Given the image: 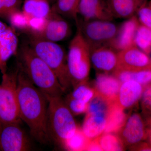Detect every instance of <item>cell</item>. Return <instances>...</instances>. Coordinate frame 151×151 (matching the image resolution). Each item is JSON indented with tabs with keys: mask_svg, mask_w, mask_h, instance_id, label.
Returning <instances> with one entry per match:
<instances>
[{
	"mask_svg": "<svg viewBox=\"0 0 151 151\" xmlns=\"http://www.w3.org/2000/svg\"><path fill=\"white\" fill-rule=\"evenodd\" d=\"M19 68L17 92L20 119L27 124L35 140L42 144L51 143L47 128L48 100Z\"/></svg>",
	"mask_w": 151,
	"mask_h": 151,
	"instance_id": "6da1fadb",
	"label": "cell"
},
{
	"mask_svg": "<svg viewBox=\"0 0 151 151\" xmlns=\"http://www.w3.org/2000/svg\"><path fill=\"white\" fill-rule=\"evenodd\" d=\"M17 54L19 68L46 97L62 96L64 92L55 73L29 45H22Z\"/></svg>",
	"mask_w": 151,
	"mask_h": 151,
	"instance_id": "7a4b0ae2",
	"label": "cell"
},
{
	"mask_svg": "<svg viewBox=\"0 0 151 151\" xmlns=\"http://www.w3.org/2000/svg\"><path fill=\"white\" fill-rule=\"evenodd\" d=\"M46 98L48 100L47 128L50 138L56 146L65 148L66 142L78 128L73 115L61 96Z\"/></svg>",
	"mask_w": 151,
	"mask_h": 151,
	"instance_id": "3957f363",
	"label": "cell"
},
{
	"mask_svg": "<svg viewBox=\"0 0 151 151\" xmlns=\"http://www.w3.org/2000/svg\"><path fill=\"white\" fill-rule=\"evenodd\" d=\"M29 45L55 73L64 92L72 86L67 65V55L55 42L29 36Z\"/></svg>",
	"mask_w": 151,
	"mask_h": 151,
	"instance_id": "277c9868",
	"label": "cell"
},
{
	"mask_svg": "<svg viewBox=\"0 0 151 151\" xmlns=\"http://www.w3.org/2000/svg\"><path fill=\"white\" fill-rule=\"evenodd\" d=\"M77 33L69 44L67 65L71 85L88 81L91 66L89 45L77 27Z\"/></svg>",
	"mask_w": 151,
	"mask_h": 151,
	"instance_id": "5b68a950",
	"label": "cell"
},
{
	"mask_svg": "<svg viewBox=\"0 0 151 151\" xmlns=\"http://www.w3.org/2000/svg\"><path fill=\"white\" fill-rule=\"evenodd\" d=\"M19 68L2 73L0 84V124H19L21 121L18 101L17 78Z\"/></svg>",
	"mask_w": 151,
	"mask_h": 151,
	"instance_id": "8992f818",
	"label": "cell"
},
{
	"mask_svg": "<svg viewBox=\"0 0 151 151\" xmlns=\"http://www.w3.org/2000/svg\"><path fill=\"white\" fill-rule=\"evenodd\" d=\"M76 24L90 49L110 46L116 37L119 27L112 21L103 20H78Z\"/></svg>",
	"mask_w": 151,
	"mask_h": 151,
	"instance_id": "52a82bcc",
	"label": "cell"
},
{
	"mask_svg": "<svg viewBox=\"0 0 151 151\" xmlns=\"http://www.w3.org/2000/svg\"><path fill=\"white\" fill-rule=\"evenodd\" d=\"M31 143L19 124H0V151H27Z\"/></svg>",
	"mask_w": 151,
	"mask_h": 151,
	"instance_id": "ba28073f",
	"label": "cell"
},
{
	"mask_svg": "<svg viewBox=\"0 0 151 151\" xmlns=\"http://www.w3.org/2000/svg\"><path fill=\"white\" fill-rule=\"evenodd\" d=\"M71 33V28L68 23L51 9L41 32L37 36L32 37L55 42L69 37Z\"/></svg>",
	"mask_w": 151,
	"mask_h": 151,
	"instance_id": "9c48e42d",
	"label": "cell"
},
{
	"mask_svg": "<svg viewBox=\"0 0 151 151\" xmlns=\"http://www.w3.org/2000/svg\"><path fill=\"white\" fill-rule=\"evenodd\" d=\"M117 134L124 145L134 146L147 139L145 124L138 113H134L127 118L124 126Z\"/></svg>",
	"mask_w": 151,
	"mask_h": 151,
	"instance_id": "30bf717a",
	"label": "cell"
},
{
	"mask_svg": "<svg viewBox=\"0 0 151 151\" xmlns=\"http://www.w3.org/2000/svg\"><path fill=\"white\" fill-rule=\"evenodd\" d=\"M117 70L137 71L151 68V62L147 54L136 46L118 52Z\"/></svg>",
	"mask_w": 151,
	"mask_h": 151,
	"instance_id": "8fae6325",
	"label": "cell"
},
{
	"mask_svg": "<svg viewBox=\"0 0 151 151\" xmlns=\"http://www.w3.org/2000/svg\"><path fill=\"white\" fill-rule=\"evenodd\" d=\"M117 52L108 46L90 49L91 63L100 73L113 74L118 67Z\"/></svg>",
	"mask_w": 151,
	"mask_h": 151,
	"instance_id": "7c38bea8",
	"label": "cell"
},
{
	"mask_svg": "<svg viewBox=\"0 0 151 151\" xmlns=\"http://www.w3.org/2000/svg\"><path fill=\"white\" fill-rule=\"evenodd\" d=\"M140 24L137 15L128 19L119 26L118 33L110 46L118 52L136 46L135 35Z\"/></svg>",
	"mask_w": 151,
	"mask_h": 151,
	"instance_id": "4fadbf2b",
	"label": "cell"
},
{
	"mask_svg": "<svg viewBox=\"0 0 151 151\" xmlns=\"http://www.w3.org/2000/svg\"><path fill=\"white\" fill-rule=\"evenodd\" d=\"M122 83L115 75L111 73H97L94 82L96 94L111 103L117 101Z\"/></svg>",
	"mask_w": 151,
	"mask_h": 151,
	"instance_id": "5bb4252c",
	"label": "cell"
},
{
	"mask_svg": "<svg viewBox=\"0 0 151 151\" xmlns=\"http://www.w3.org/2000/svg\"><path fill=\"white\" fill-rule=\"evenodd\" d=\"M78 12L84 21H113L114 19L105 0H80Z\"/></svg>",
	"mask_w": 151,
	"mask_h": 151,
	"instance_id": "9a60e30c",
	"label": "cell"
},
{
	"mask_svg": "<svg viewBox=\"0 0 151 151\" xmlns=\"http://www.w3.org/2000/svg\"><path fill=\"white\" fill-rule=\"evenodd\" d=\"M14 29L7 26L0 33V70L2 73L7 70L8 60L17 52L18 41Z\"/></svg>",
	"mask_w": 151,
	"mask_h": 151,
	"instance_id": "2e32d148",
	"label": "cell"
},
{
	"mask_svg": "<svg viewBox=\"0 0 151 151\" xmlns=\"http://www.w3.org/2000/svg\"><path fill=\"white\" fill-rule=\"evenodd\" d=\"M113 17L130 18L137 15L139 9L148 0H105Z\"/></svg>",
	"mask_w": 151,
	"mask_h": 151,
	"instance_id": "e0dca14e",
	"label": "cell"
},
{
	"mask_svg": "<svg viewBox=\"0 0 151 151\" xmlns=\"http://www.w3.org/2000/svg\"><path fill=\"white\" fill-rule=\"evenodd\" d=\"M144 87L133 80L123 82L119 89L117 103L124 110L132 108L141 99Z\"/></svg>",
	"mask_w": 151,
	"mask_h": 151,
	"instance_id": "ac0fdd59",
	"label": "cell"
},
{
	"mask_svg": "<svg viewBox=\"0 0 151 151\" xmlns=\"http://www.w3.org/2000/svg\"><path fill=\"white\" fill-rule=\"evenodd\" d=\"M124 110L117 101L112 103L106 117L107 122L104 133L118 134L128 118Z\"/></svg>",
	"mask_w": 151,
	"mask_h": 151,
	"instance_id": "d6986e66",
	"label": "cell"
},
{
	"mask_svg": "<svg viewBox=\"0 0 151 151\" xmlns=\"http://www.w3.org/2000/svg\"><path fill=\"white\" fill-rule=\"evenodd\" d=\"M106 122L104 116L86 114L81 130L88 139H94L104 133Z\"/></svg>",
	"mask_w": 151,
	"mask_h": 151,
	"instance_id": "ffe728a7",
	"label": "cell"
},
{
	"mask_svg": "<svg viewBox=\"0 0 151 151\" xmlns=\"http://www.w3.org/2000/svg\"><path fill=\"white\" fill-rule=\"evenodd\" d=\"M22 11L31 18H45L51 12V7L48 0H24Z\"/></svg>",
	"mask_w": 151,
	"mask_h": 151,
	"instance_id": "44dd1931",
	"label": "cell"
},
{
	"mask_svg": "<svg viewBox=\"0 0 151 151\" xmlns=\"http://www.w3.org/2000/svg\"><path fill=\"white\" fill-rule=\"evenodd\" d=\"M79 2L80 0H56L51 9L63 17L73 20L77 24Z\"/></svg>",
	"mask_w": 151,
	"mask_h": 151,
	"instance_id": "7402d4cb",
	"label": "cell"
},
{
	"mask_svg": "<svg viewBox=\"0 0 151 151\" xmlns=\"http://www.w3.org/2000/svg\"><path fill=\"white\" fill-rule=\"evenodd\" d=\"M122 83L133 80L145 86L151 83V68L137 71L116 70L113 73Z\"/></svg>",
	"mask_w": 151,
	"mask_h": 151,
	"instance_id": "603a6c76",
	"label": "cell"
},
{
	"mask_svg": "<svg viewBox=\"0 0 151 151\" xmlns=\"http://www.w3.org/2000/svg\"><path fill=\"white\" fill-rule=\"evenodd\" d=\"M114 133H103L98 139L103 151H123L124 150V143L118 134Z\"/></svg>",
	"mask_w": 151,
	"mask_h": 151,
	"instance_id": "cb8c5ba5",
	"label": "cell"
},
{
	"mask_svg": "<svg viewBox=\"0 0 151 151\" xmlns=\"http://www.w3.org/2000/svg\"><path fill=\"white\" fill-rule=\"evenodd\" d=\"M113 103L96 94L89 102L86 114L103 116L106 118Z\"/></svg>",
	"mask_w": 151,
	"mask_h": 151,
	"instance_id": "d4e9b609",
	"label": "cell"
},
{
	"mask_svg": "<svg viewBox=\"0 0 151 151\" xmlns=\"http://www.w3.org/2000/svg\"><path fill=\"white\" fill-rule=\"evenodd\" d=\"M135 45L146 53L151 47V29L140 24L135 35Z\"/></svg>",
	"mask_w": 151,
	"mask_h": 151,
	"instance_id": "484cf974",
	"label": "cell"
},
{
	"mask_svg": "<svg viewBox=\"0 0 151 151\" xmlns=\"http://www.w3.org/2000/svg\"><path fill=\"white\" fill-rule=\"evenodd\" d=\"M91 140L84 135L82 130L78 128L74 135L66 142L65 149L71 151H86Z\"/></svg>",
	"mask_w": 151,
	"mask_h": 151,
	"instance_id": "4316f807",
	"label": "cell"
},
{
	"mask_svg": "<svg viewBox=\"0 0 151 151\" xmlns=\"http://www.w3.org/2000/svg\"><path fill=\"white\" fill-rule=\"evenodd\" d=\"M96 94L95 90L88 85L87 81L77 84L73 87V91L70 96L84 103H89Z\"/></svg>",
	"mask_w": 151,
	"mask_h": 151,
	"instance_id": "83f0119b",
	"label": "cell"
},
{
	"mask_svg": "<svg viewBox=\"0 0 151 151\" xmlns=\"http://www.w3.org/2000/svg\"><path fill=\"white\" fill-rule=\"evenodd\" d=\"M30 18L20 9L11 14L7 20L14 29H16L25 32L28 29Z\"/></svg>",
	"mask_w": 151,
	"mask_h": 151,
	"instance_id": "f1b7e54d",
	"label": "cell"
},
{
	"mask_svg": "<svg viewBox=\"0 0 151 151\" xmlns=\"http://www.w3.org/2000/svg\"><path fill=\"white\" fill-rule=\"evenodd\" d=\"M22 0H0V17L7 20L11 14L20 10Z\"/></svg>",
	"mask_w": 151,
	"mask_h": 151,
	"instance_id": "f546056e",
	"label": "cell"
},
{
	"mask_svg": "<svg viewBox=\"0 0 151 151\" xmlns=\"http://www.w3.org/2000/svg\"><path fill=\"white\" fill-rule=\"evenodd\" d=\"M64 101L73 115H79L87 112L89 103H84L81 100L74 99L70 95H68Z\"/></svg>",
	"mask_w": 151,
	"mask_h": 151,
	"instance_id": "4dcf8cb0",
	"label": "cell"
},
{
	"mask_svg": "<svg viewBox=\"0 0 151 151\" xmlns=\"http://www.w3.org/2000/svg\"><path fill=\"white\" fill-rule=\"evenodd\" d=\"M136 15L141 24L151 29V0L139 9Z\"/></svg>",
	"mask_w": 151,
	"mask_h": 151,
	"instance_id": "1f68e13d",
	"label": "cell"
},
{
	"mask_svg": "<svg viewBox=\"0 0 151 151\" xmlns=\"http://www.w3.org/2000/svg\"><path fill=\"white\" fill-rule=\"evenodd\" d=\"M141 99L143 112L150 118L151 117V83L144 87Z\"/></svg>",
	"mask_w": 151,
	"mask_h": 151,
	"instance_id": "d6a6232c",
	"label": "cell"
},
{
	"mask_svg": "<svg viewBox=\"0 0 151 151\" xmlns=\"http://www.w3.org/2000/svg\"><path fill=\"white\" fill-rule=\"evenodd\" d=\"M86 151H103L99 144L98 137L90 141Z\"/></svg>",
	"mask_w": 151,
	"mask_h": 151,
	"instance_id": "836d02e7",
	"label": "cell"
},
{
	"mask_svg": "<svg viewBox=\"0 0 151 151\" xmlns=\"http://www.w3.org/2000/svg\"><path fill=\"white\" fill-rule=\"evenodd\" d=\"M7 27L6 25L0 21V33Z\"/></svg>",
	"mask_w": 151,
	"mask_h": 151,
	"instance_id": "e575fe53",
	"label": "cell"
},
{
	"mask_svg": "<svg viewBox=\"0 0 151 151\" xmlns=\"http://www.w3.org/2000/svg\"><path fill=\"white\" fill-rule=\"evenodd\" d=\"M146 53L148 56L149 58H150L151 62V47Z\"/></svg>",
	"mask_w": 151,
	"mask_h": 151,
	"instance_id": "d590c367",
	"label": "cell"
},
{
	"mask_svg": "<svg viewBox=\"0 0 151 151\" xmlns=\"http://www.w3.org/2000/svg\"><path fill=\"white\" fill-rule=\"evenodd\" d=\"M49 3H50V4L53 5V4L55 3L56 0H48Z\"/></svg>",
	"mask_w": 151,
	"mask_h": 151,
	"instance_id": "8d00e7d4",
	"label": "cell"
}]
</instances>
